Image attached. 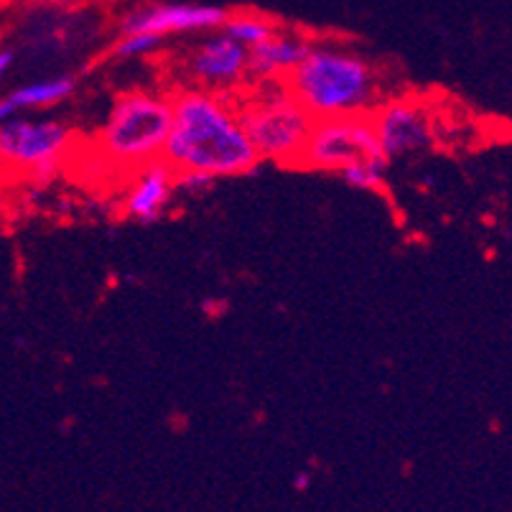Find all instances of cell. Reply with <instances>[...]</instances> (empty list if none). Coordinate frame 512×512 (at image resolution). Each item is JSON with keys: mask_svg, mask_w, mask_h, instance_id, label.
<instances>
[{"mask_svg": "<svg viewBox=\"0 0 512 512\" xmlns=\"http://www.w3.org/2000/svg\"><path fill=\"white\" fill-rule=\"evenodd\" d=\"M174 125L164 158L181 171H204L217 179L253 174L263 161L240 113L212 90H181L171 97Z\"/></svg>", "mask_w": 512, "mask_h": 512, "instance_id": "cell-1", "label": "cell"}, {"mask_svg": "<svg viewBox=\"0 0 512 512\" xmlns=\"http://www.w3.org/2000/svg\"><path fill=\"white\" fill-rule=\"evenodd\" d=\"M286 82L316 120L367 115L377 105L380 92L375 72L365 59L324 46H311Z\"/></svg>", "mask_w": 512, "mask_h": 512, "instance_id": "cell-2", "label": "cell"}, {"mask_svg": "<svg viewBox=\"0 0 512 512\" xmlns=\"http://www.w3.org/2000/svg\"><path fill=\"white\" fill-rule=\"evenodd\" d=\"M174 125V105L148 92H125L113 102L100 128V151L123 169H141L164 158Z\"/></svg>", "mask_w": 512, "mask_h": 512, "instance_id": "cell-3", "label": "cell"}, {"mask_svg": "<svg viewBox=\"0 0 512 512\" xmlns=\"http://www.w3.org/2000/svg\"><path fill=\"white\" fill-rule=\"evenodd\" d=\"M281 79H271V90H263L237 107L242 125L263 161L299 166L301 153L311 136L316 118L309 107L293 95Z\"/></svg>", "mask_w": 512, "mask_h": 512, "instance_id": "cell-4", "label": "cell"}, {"mask_svg": "<svg viewBox=\"0 0 512 512\" xmlns=\"http://www.w3.org/2000/svg\"><path fill=\"white\" fill-rule=\"evenodd\" d=\"M383 156L385 151L377 138L372 115H344V118L316 120L304 153H301L299 166L342 174L349 166Z\"/></svg>", "mask_w": 512, "mask_h": 512, "instance_id": "cell-5", "label": "cell"}, {"mask_svg": "<svg viewBox=\"0 0 512 512\" xmlns=\"http://www.w3.org/2000/svg\"><path fill=\"white\" fill-rule=\"evenodd\" d=\"M72 133L57 120H3L0 128V156L8 166L31 171L49 179L57 171L59 158L67 153Z\"/></svg>", "mask_w": 512, "mask_h": 512, "instance_id": "cell-6", "label": "cell"}, {"mask_svg": "<svg viewBox=\"0 0 512 512\" xmlns=\"http://www.w3.org/2000/svg\"><path fill=\"white\" fill-rule=\"evenodd\" d=\"M227 11L202 3H161L133 11L123 21V34H194V31L222 29Z\"/></svg>", "mask_w": 512, "mask_h": 512, "instance_id": "cell-7", "label": "cell"}, {"mask_svg": "<svg viewBox=\"0 0 512 512\" xmlns=\"http://www.w3.org/2000/svg\"><path fill=\"white\" fill-rule=\"evenodd\" d=\"M372 120H375L380 146H383L385 156L390 161L431 146V123H428V115L423 113V107L413 105V102H385L383 107H377V113L372 115Z\"/></svg>", "mask_w": 512, "mask_h": 512, "instance_id": "cell-8", "label": "cell"}, {"mask_svg": "<svg viewBox=\"0 0 512 512\" xmlns=\"http://www.w3.org/2000/svg\"><path fill=\"white\" fill-rule=\"evenodd\" d=\"M189 72L207 90L232 87L250 74V49L222 31L199 44L189 59Z\"/></svg>", "mask_w": 512, "mask_h": 512, "instance_id": "cell-9", "label": "cell"}, {"mask_svg": "<svg viewBox=\"0 0 512 512\" xmlns=\"http://www.w3.org/2000/svg\"><path fill=\"white\" fill-rule=\"evenodd\" d=\"M176 194V171L166 158L136 169V179L125 194L123 212L141 225H156Z\"/></svg>", "mask_w": 512, "mask_h": 512, "instance_id": "cell-10", "label": "cell"}, {"mask_svg": "<svg viewBox=\"0 0 512 512\" xmlns=\"http://www.w3.org/2000/svg\"><path fill=\"white\" fill-rule=\"evenodd\" d=\"M309 51L311 44H306L299 36L273 34L271 39L250 49V77L260 82L288 79V74L304 62Z\"/></svg>", "mask_w": 512, "mask_h": 512, "instance_id": "cell-11", "label": "cell"}, {"mask_svg": "<svg viewBox=\"0 0 512 512\" xmlns=\"http://www.w3.org/2000/svg\"><path fill=\"white\" fill-rule=\"evenodd\" d=\"M77 82L69 74L51 79H36L29 85L18 87V90L8 92L0 102V120L16 118L23 110H46V107H57L59 102L67 100L74 92Z\"/></svg>", "mask_w": 512, "mask_h": 512, "instance_id": "cell-12", "label": "cell"}, {"mask_svg": "<svg viewBox=\"0 0 512 512\" xmlns=\"http://www.w3.org/2000/svg\"><path fill=\"white\" fill-rule=\"evenodd\" d=\"M222 31L248 46V49H253V46L263 44L265 39H271L276 34V26L260 16H227Z\"/></svg>", "mask_w": 512, "mask_h": 512, "instance_id": "cell-13", "label": "cell"}, {"mask_svg": "<svg viewBox=\"0 0 512 512\" xmlns=\"http://www.w3.org/2000/svg\"><path fill=\"white\" fill-rule=\"evenodd\" d=\"M390 158H372V161H365V164L349 166L344 169L342 179L344 184L352 186V189H360V192H380L385 184V171H388Z\"/></svg>", "mask_w": 512, "mask_h": 512, "instance_id": "cell-14", "label": "cell"}, {"mask_svg": "<svg viewBox=\"0 0 512 512\" xmlns=\"http://www.w3.org/2000/svg\"><path fill=\"white\" fill-rule=\"evenodd\" d=\"M166 36L158 34H123V39L115 44L113 54L118 59H136L143 57V54H151L158 46L164 44Z\"/></svg>", "mask_w": 512, "mask_h": 512, "instance_id": "cell-15", "label": "cell"}, {"mask_svg": "<svg viewBox=\"0 0 512 512\" xmlns=\"http://www.w3.org/2000/svg\"><path fill=\"white\" fill-rule=\"evenodd\" d=\"M217 176L204 174V171H181L176 174V192L181 194H202L217 184Z\"/></svg>", "mask_w": 512, "mask_h": 512, "instance_id": "cell-16", "label": "cell"}, {"mask_svg": "<svg viewBox=\"0 0 512 512\" xmlns=\"http://www.w3.org/2000/svg\"><path fill=\"white\" fill-rule=\"evenodd\" d=\"M13 62H16V51L13 49L0 51V74H8V69H11Z\"/></svg>", "mask_w": 512, "mask_h": 512, "instance_id": "cell-17", "label": "cell"}, {"mask_svg": "<svg viewBox=\"0 0 512 512\" xmlns=\"http://www.w3.org/2000/svg\"><path fill=\"white\" fill-rule=\"evenodd\" d=\"M309 487V474H299V479H296V490H306Z\"/></svg>", "mask_w": 512, "mask_h": 512, "instance_id": "cell-18", "label": "cell"}]
</instances>
